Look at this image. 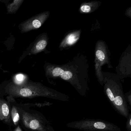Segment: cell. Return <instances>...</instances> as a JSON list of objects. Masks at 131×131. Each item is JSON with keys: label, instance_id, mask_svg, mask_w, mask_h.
Wrapping results in <instances>:
<instances>
[{"label": "cell", "instance_id": "1", "mask_svg": "<svg viewBox=\"0 0 131 131\" xmlns=\"http://www.w3.org/2000/svg\"><path fill=\"white\" fill-rule=\"evenodd\" d=\"M45 69L48 79L66 81L73 86L80 95L86 96L89 90V65L85 56L78 54L72 60L62 65L47 63Z\"/></svg>", "mask_w": 131, "mask_h": 131}, {"label": "cell", "instance_id": "2", "mask_svg": "<svg viewBox=\"0 0 131 131\" xmlns=\"http://www.w3.org/2000/svg\"><path fill=\"white\" fill-rule=\"evenodd\" d=\"M11 96L14 98L32 99L45 97L62 102L70 100L69 96L51 89L39 82L27 81L18 85L10 82L0 89V97Z\"/></svg>", "mask_w": 131, "mask_h": 131}, {"label": "cell", "instance_id": "3", "mask_svg": "<svg viewBox=\"0 0 131 131\" xmlns=\"http://www.w3.org/2000/svg\"><path fill=\"white\" fill-rule=\"evenodd\" d=\"M52 105L51 103H18L19 125L24 131H55L50 122L40 112L30 108Z\"/></svg>", "mask_w": 131, "mask_h": 131}, {"label": "cell", "instance_id": "4", "mask_svg": "<svg viewBox=\"0 0 131 131\" xmlns=\"http://www.w3.org/2000/svg\"><path fill=\"white\" fill-rule=\"evenodd\" d=\"M103 78V92L115 111L127 118L129 113L125 100L122 85L117 74L102 72Z\"/></svg>", "mask_w": 131, "mask_h": 131}, {"label": "cell", "instance_id": "5", "mask_svg": "<svg viewBox=\"0 0 131 131\" xmlns=\"http://www.w3.org/2000/svg\"><path fill=\"white\" fill-rule=\"evenodd\" d=\"M67 127L83 131H121L114 123L100 119L87 118L69 122Z\"/></svg>", "mask_w": 131, "mask_h": 131}, {"label": "cell", "instance_id": "6", "mask_svg": "<svg viewBox=\"0 0 131 131\" xmlns=\"http://www.w3.org/2000/svg\"><path fill=\"white\" fill-rule=\"evenodd\" d=\"M110 52L105 42L102 40L97 41L95 48V69L98 82L102 86L103 85L102 66L107 64L109 68H112L110 62Z\"/></svg>", "mask_w": 131, "mask_h": 131}, {"label": "cell", "instance_id": "7", "mask_svg": "<svg viewBox=\"0 0 131 131\" xmlns=\"http://www.w3.org/2000/svg\"><path fill=\"white\" fill-rule=\"evenodd\" d=\"M49 14V11H46L34 16L23 22L19 26L21 32H27L33 30L39 29L48 19Z\"/></svg>", "mask_w": 131, "mask_h": 131}, {"label": "cell", "instance_id": "8", "mask_svg": "<svg viewBox=\"0 0 131 131\" xmlns=\"http://www.w3.org/2000/svg\"><path fill=\"white\" fill-rule=\"evenodd\" d=\"M0 121L10 127L13 126L11 119L9 103L4 97H0Z\"/></svg>", "mask_w": 131, "mask_h": 131}, {"label": "cell", "instance_id": "9", "mask_svg": "<svg viewBox=\"0 0 131 131\" xmlns=\"http://www.w3.org/2000/svg\"><path fill=\"white\" fill-rule=\"evenodd\" d=\"M6 99L9 102L10 105V114L13 125L17 127L19 125L20 119L18 103L16 101V99L11 96H6Z\"/></svg>", "mask_w": 131, "mask_h": 131}, {"label": "cell", "instance_id": "10", "mask_svg": "<svg viewBox=\"0 0 131 131\" xmlns=\"http://www.w3.org/2000/svg\"><path fill=\"white\" fill-rule=\"evenodd\" d=\"M81 32L80 30H75L68 34L60 43V48L66 49L73 46L79 39Z\"/></svg>", "mask_w": 131, "mask_h": 131}, {"label": "cell", "instance_id": "11", "mask_svg": "<svg viewBox=\"0 0 131 131\" xmlns=\"http://www.w3.org/2000/svg\"><path fill=\"white\" fill-rule=\"evenodd\" d=\"M48 38L47 34H43L36 41L30 52V54H36L43 51L48 43Z\"/></svg>", "mask_w": 131, "mask_h": 131}, {"label": "cell", "instance_id": "12", "mask_svg": "<svg viewBox=\"0 0 131 131\" xmlns=\"http://www.w3.org/2000/svg\"><path fill=\"white\" fill-rule=\"evenodd\" d=\"M100 1H92L89 3H83L80 7L79 11L80 13L88 14L96 10L101 5Z\"/></svg>", "mask_w": 131, "mask_h": 131}, {"label": "cell", "instance_id": "13", "mask_svg": "<svg viewBox=\"0 0 131 131\" xmlns=\"http://www.w3.org/2000/svg\"><path fill=\"white\" fill-rule=\"evenodd\" d=\"M23 1L24 0H14L13 3L7 5V13L12 14L16 13Z\"/></svg>", "mask_w": 131, "mask_h": 131}, {"label": "cell", "instance_id": "14", "mask_svg": "<svg viewBox=\"0 0 131 131\" xmlns=\"http://www.w3.org/2000/svg\"><path fill=\"white\" fill-rule=\"evenodd\" d=\"M26 76L23 74H17L15 77L13 82L17 85H22L27 82V81L26 80Z\"/></svg>", "mask_w": 131, "mask_h": 131}, {"label": "cell", "instance_id": "15", "mask_svg": "<svg viewBox=\"0 0 131 131\" xmlns=\"http://www.w3.org/2000/svg\"><path fill=\"white\" fill-rule=\"evenodd\" d=\"M125 100L128 106L129 110H131V90L124 94Z\"/></svg>", "mask_w": 131, "mask_h": 131}, {"label": "cell", "instance_id": "16", "mask_svg": "<svg viewBox=\"0 0 131 131\" xmlns=\"http://www.w3.org/2000/svg\"><path fill=\"white\" fill-rule=\"evenodd\" d=\"M126 127L127 131H131V113H129L126 118Z\"/></svg>", "mask_w": 131, "mask_h": 131}, {"label": "cell", "instance_id": "17", "mask_svg": "<svg viewBox=\"0 0 131 131\" xmlns=\"http://www.w3.org/2000/svg\"><path fill=\"white\" fill-rule=\"evenodd\" d=\"M14 131H22L21 128H20V125H19L17 127H16V128L15 129Z\"/></svg>", "mask_w": 131, "mask_h": 131}]
</instances>
